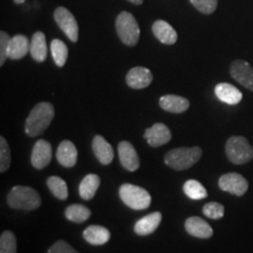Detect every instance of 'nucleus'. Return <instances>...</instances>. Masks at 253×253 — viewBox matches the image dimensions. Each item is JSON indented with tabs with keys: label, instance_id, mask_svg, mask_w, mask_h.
Masks as SVG:
<instances>
[{
	"label": "nucleus",
	"instance_id": "obj_1",
	"mask_svg": "<svg viewBox=\"0 0 253 253\" xmlns=\"http://www.w3.org/2000/svg\"><path fill=\"white\" fill-rule=\"evenodd\" d=\"M54 107L49 102H40L33 107L25 122V132L30 137H37L48 128L54 119Z\"/></svg>",
	"mask_w": 253,
	"mask_h": 253
},
{
	"label": "nucleus",
	"instance_id": "obj_2",
	"mask_svg": "<svg viewBox=\"0 0 253 253\" xmlns=\"http://www.w3.org/2000/svg\"><path fill=\"white\" fill-rule=\"evenodd\" d=\"M7 204L15 210H37L41 205L40 195L36 189L30 186L17 185L9 190L7 195Z\"/></svg>",
	"mask_w": 253,
	"mask_h": 253
},
{
	"label": "nucleus",
	"instance_id": "obj_3",
	"mask_svg": "<svg viewBox=\"0 0 253 253\" xmlns=\"http://www.w3.org/2000/svg\"><path fill=\"white\" fill-rule=\"evenodd\" d=\"M203 151L199 147L192 148H176L168 151L164 156V162L173 170H186L201 160Z\"/></svg>",
	"mask_w": 253,
	"mask_h": 253
},
{
	"label": "nucleus",
	"instance_id": "obj_4",
	"mask_svg": "<svg viewBox=\"0 0 253 253\" xmlns=\"http://www.w3.org/2000/svg\"><path fill=\"white\" fill-rule=\"evenodd\" d=\"M116 33L120 40L129 47L136 46L140 39V27L134 15L129 12H121L115 20Z\"/></svg>",
	"mask_w": 253,
	"mask_h": 253
},
{
	"label": "nucleus",
	"instance_id": "obj_5",
	"mask_svg": "<svg viewBox=\"0 0 253 253\" xmlns=\"http://www.w3.org/2000/svg\"><path fill=\"white\" fill-rule=\"evenodd\" d=\"M119 195L123 203L132 210H144L151 204V196L147 190L129 183L120 186Z\"/></svg>",
	"mask_w": 253,
	"mask_h": 253
},
{
	"label": "nucleus",
	"instance_id": "obj_6",
	"mask_svg": "<svg viewBox=\"0 0 253 253\" xmlns=\"http://www.w3.org/2000/svg\"><path fill=\"white\" fill-rule=\"evenodd\" d=\"M225 153L230 162L237 166L253 160V147L243 136H231L226 142Z\"/></svg>",
	"mask_w": 253,
	"mask_h": 253
},
{
	"label": "nucleus",
	"instance_id": "obj_7",
	"mask_svg": "<svg viewBox=\"0 0 253 253\" xmlns=\"http://www.w3.org/2000/svg\"><path fill=\"white\" fill-rule=\"evenodd\" d=\"M54 20L66 37L73 42H77L79 39V25L71 11L60 6L54 11Z\"/></svg>",
	"mask_w": 253,
	"mask_h": 253
},
{
	"label": "nucleus",
	"instance_id": "obj_8",
	"mask_svg": "<svg viewBox=\"0 0 253 253\" xmlns=\"http://www.w3.org/2000/svg\"><path fill=\"white\" fill-rule=\"evenodd\" d=\"M218 185L223 191L238 196V197L245 195L249 190V182L246 181L245 177L237 172L224 173L223 176H220Z\"/></svg>",
	"mask_w": 253,
	"mask_h": 253
},
{
	"label": "nucleus",
	"instance_id": "obj_9",
	"mask_svg": "<svg viewBox=\"0 0 253 253\" xmlns=\"http://www.w3.org/2000/svg\"><path fill=\"white\" fill-rule=\"evenodd\" d=\"M230 74L238 84L253 91V67L244 60H236L231 63Z\"/></svg>",
	"mask_w": 253,
	"mask_h": 253
},
{
	"label": "nucleus",
	"instance_id": "obj_10",
	"mask_svg": "<svg viewBox=\"0 0 253 253\" xmlns=\"http://www.w3.org/2000/svg\"><path fill=\"white\" fill-rule=\"evenodd\" d=\"M50 161H52V145L46 140L37 141L32 149V166L38 170H41L48 166Z\"/></svg>",
	"mask_w": 253,
	"mask_h": 253
},
{
	"label": "nucleus",
	"instance_id": "obj_11",
	"mask_svg": "<svg viewBox=\"0 0 253 253\" xmlns=\"http://www.w3.org/2000/svg\"><path fill=\"white\" fill-rule=\"evenodd\" d=\"M120 162L122 167L128 171H136L140 168V158L138 154L130 142L122 141L118 147Z\"/></svg>",
	"mask_w": 253,
	"mask_h": 253
},
{
	"label": "nucleus",
	"instance_id": "obj_12",
	"mask_svg": "<svg viewBox=\"0 0 253 253\" xmlns=\"http://www.w3.org/2000/svg\"><path fill=\"white\" fill-rule=\"evenodd\" d=\"M144 138L150 147L158 148L169 143L171 140V131L163 123H155L153 126L145 129Z\"/></svg>",
	"mask_w": 253,
	"mask_h": 253
},
{
	"label": "nucleus",
	"instance_id": "obj_13",
	"mask_svg": "<svg viewBox=\"0 0 253 253\" xmlns=\"http://www.w3.org/2000/svg\"><path fill=\"white\" fill-rule=\"evenodd\" d=\"M153 73L145 67H134L128 72L126 82L132 89H143L150 86L153 82Z\"/></svg>",
	"mask_w": 253,
	"mask_h": 253
},
{
	"label": "nucleus",
	"instance_id": "obj_14",
	"mask_svg": "<svg viewBox=\"0 0 253 253\" xmlns=\"http://www.w3.org/2000/svg\"><path fill=\"white\" fill-rule=\"evenodd\" d=\"M184 227L186 232L190 236L195 237V238H201V239H209L211 238L213 235L212 227L210 226V224L207 220H204L203 218L199 217H189L185 220Z\"/></svg>",
	"mask_w": 253,
	"mask_h": 253
},
{
	"label": "nucleus",
	"instance_id": "obj_15",
	"mask_svg": "<svg viewBox=\"0 0 253 253\" xmlns=\"http://www.w3.org/2000/svg\"><path fill=\"white\" fill-rule=\"evenodd\" d=\"M91 148H93L95 157L103 166H108L114 160V149L106 138L101 135H96L91 142Z\"/></svg>",
	"mask_w": 253,
	"mask_h": 253
},
{
	"label": "nucleus",
	"instance_id": "obj_16",
	"mask_svg": "<svg viewBox=\"0 0 253 253\" xmlns=\"http://www.w3.org/2000/svg\"><path fill=\"white\" fill-rule=\"evenodd\" d=\"M214 94H216L218 100L226 104H230V106H236L243 99L242 91L233 84H226V82L218 84L214 87Z\"/></svg>",
	"mask_w": 253,
	"mask_h": 253
},
{
	"label": "nucleus",
	"instance_id": "obj_17",
	"mask_svg": "<svg viewBox=\"0 0 253 253\" xmlns=\"http://www.w3.org/2000/svg\"><path fill=\"white\" fill-rule=\"evenodd\" d=\"M58 162L65 168H73L78 162V149L71 141H62L56 150Z\"/></svg>",
	"mask_w": 253,
	"mask_h": 253
},
{
	"label": "nucleus",
	"instance_id": "obj_18",
	"mask_svg": "<svg viewBox=\"0 0 253 253\" xmlns=\"http://www.w3.org/2000/svg\"><path fill=\"white\" fill-rule=\"evenodd\" d=\"M162 221V213L153 212L136 221L134 231L138 236H149L154 233Z\"/></svg>",
	"mask_w": 253,
	"mask_h": 253
},
{
	"label": "nucleus",
	"instance_id": "obj_19",
	"mask_svg": "<svg viewBox=\"0 0 253 253\" xmlns=\"http://www.w3.org/2000/svg\"><path fill=\"white\" fill-rule=\"evenodd\" d=\"M160 107L166 112L172 114H182L186 112L190 107L188 99L178 95H164L160 99Z\"/></svg>",
	"mask_w": 253,
	"mask_h": 253
},
{
	"label": "nucleus",
	"instance_id": "obj_20",
	"mask_svg": "<svg viewBox=\"0 0 253 253\" xmlns=\"http://www.w3.org/2000/svg\"><path fill=\"white\" fill-rule=\"evenodd\" d=\"M84 239L88 244L94 246H101L107 244L110 239V232L107 227L101 225H90L82 233Z\"/></svg>",
	"mask_w": 253,
	"mask_h": 253
},
{
	"label": "nucleus",
	"instance_id": "obj_21",
	"mask_svg": "<svg viewBox=\"0 0 253 253\" xmlns=\"http://www.w3.org/2000/svg\"><path fill=\"white\" fill-rule=\"evenodd\" d=\"M153 33L164 45H173L178 38L175 28L164 20L155 21L153 25Z\"/></svg>",
	"mask_w": 253,
	"mask_h": 253
},
{
	"label": "nucleus",
	"instance_id": "obj_22",
	"mask_svg": "<svg viewBox=\"0 0 253 253\" xmlns=\"http://www.w3.org/2000/svg\"><path fill=\"white\" fill-rule=\"evenodd\" d=\"M31 49V40H28L26 36L18 34L11 38L8 48V59L20 60L30 52Z\"/></svg>",
	"mask_w": 253,
	"mask_h": 253
},
{
	"label": "nucleus",
	"instance_id": "obj_23",
	"mask_svg": "<svg viewBox=\"0 0 253 253\" xmlns=\"http://www.w3.org/2000/svg\"><path fill=\"white\" fill-rule=\"evenodd\" d=\"M47 42L46 36L42 32H36L31 39L30 53L32 58L37 62H43L47 59Z\"/></svg>",
	"mask_w": 253,
	"mask_h": 253
},
{
	"label": "nucleus",
	"instance_id": "obj_24",
	"mask_svg": "<svg viewBox=\"0 0 253 253\" xmlns=\"http://www.w3.org/2000/svg\"><path fill=\"white\" fill-rule=\"evenodd\" d=\"M100 177L95 173H89L82 179L79 185V194L80 197L84 201H90L96 195V191L100 186Z\"/></svg>",
	"mask_w": 253,
	"mask_h": 253
},
{
	"label": "nucleus",
	"instance_id": "obj_25",
	"mask_svg": "<svg viewBox=\"0 0 253 253\" xmlns=\"http://www.w3.org/2000/svg\"><path fill=\"white\" fill-rule=\"evenodd\" d=\"M90 210L87 207L81 204H72L66 209L65 216L68 220L73 221V223H84L88 218L90 217Z\"/></svg>",
	"mask_w": 253,
	"mask_h": 253
},
{
	"label": "nucleus",
	"instance_id": "obj_26",
	"mask_svg": "<svg viewBox=\"0 0 253 253\" xmlns=\"http://www.w3.org/2000/svg\"><path fill=\"white\" fill-rule=\"evenodd\" d=\"M49 48L55 65L58 67H63L68 58V48L66 43L59 39H54L50 42Z\"/></svg>",
	"mask_w": 253,
	"mask_h": 253
},
{
	"label": "nucleus",
	"instance_id": "obj_27",
	"mask_svg": "<svg viewBox=\"0 0 253 253\" xmlns=\"http://www.w3.org/2000/svg\"><path fill=\"white\" fill-rule=\"evenodd\" d=\"M47 186L53 195L60 201H66L68 198L67 183L58 176H50L47 178Z\"/></svg>",
	"mask_w": 253,
	"mask_h": 253
},
{
	"label": "nucleus",
	"instance_id": "obj_28",
	"mask_svg": "<svg viewBox=\"0 0 253 253\" xmlns=\"http://www.w3.org/2000/svg\"><path fill=\"white\" fill-rule=\"evenodd\" d=\"M183 191L188 196L189 198L194 199V201H199V199H204L208 197V191L203 185L201 184L196 179H189L183 185Z\"/></svg>",
	"mask_w": 253,
	"mask_h": 253
},
{
	"label": "nucleus",
	"instance_id": "obj_29",
	"mask_svg": "<svg viewBox=\"0 0 253 253\" xmlns=\"http://www.w3.org/2000/svg\"><path fill=\"white\" fill-rule=\"evenodd\" d=\"M0 253H17V237L12 231H4L0 236Z\"/></svg>",
	"mask_w": 253,
	"mask_h": 253
},
{
	"label": "nucleus",
	"instance_id": "obj_30",
	"mask_svg": "<svg viewBox=\"0 0 253 253\" xmlns=\"http://www.w3.org/2000/svg\"><path fill=\"white\" fill-rule=\"evenodd\" d=\"M11 166V149L4 136L0 137V171H7Z\"/></svg>",
	"mask_w": 253,
	"mask_h": 253
},
{
	"label": "nucleus",
	"instance_id": "obj_31",
	"mask_svg": "<svg viewBox=\"0 0 253 253\" xmlns=\"http://www.w3.org/2000/svg\"><path fill=\"white\" fill-rule=\"evenodd\" d=\"M224 212H225L224 205L217 203V202H210L203 207L204 216L211 218V219H220L224 217Z\"/></svg>",
	"mask_w": 253,
	"mask_h": 253
},
{
	"label": "nucleus",
	"instance_id": "obj_32",
	"mask_svg": "<svg viewBox=\"0 0 253 253\" xmlns=\"http://www.w3.org/2000/svg\"><path fill=\"white\" fill-rule=\"evenodd\" d=\"M190 2L204 14L213 13L218 5V0H190Z\"/></svg>",
	"mask_w": 253,
	"mask_h": 253
},
{
	"label": "nucleus",
	"instance_id": "obj_33",
	"mask_svg": "<svg viewBox=\"0 0 253 253\" xmlns=\"http://www.w3.org/2000/svg\"><path fill=\"white\" fill-rule=\"evenodd\" d=\"M11 42V37L4 31L0 32V66H4L8 59V48Z\"/></svg>",
	"mask_w": 253,
	"mask_h": 253
},
{
	"label": "nucleus",
	"instance_id": "obj_34",
	"mask_svg": "<svg viewBox=\"0 0 253 253\" xmlns=\"http://www.w3.org/2000/svg\"><path fill=\"white\" fill-rule=\"evenodd\" d=\"M48 253H79L65 240H58L48 249Z\"/></svg>",
	"mask_w": 253,
	"mask_h": 253
},
{
	"label": "nucleus",
	"instance_id": "obj_35",
	"mask_svg": "<svg viewBox=\"0 0 253 253\" xmlns=\"http://www.w3.org/2000/svg\"><path fill=\"white\" fill-rule=\"evenodd\" d=\"M129 2H131V4L134 5H141L142 2H143V0H128Z\"/></svg>",
	"mask_w": 253,
	"mask_h": 253
},
{
	"label": "nucleus",
	"instance_id": "obj_36",
	"mask_svg": "<svg viewBox=\"0 0 253 253\" xmlns=\"http://www.w3.org/2000/svg\"><path fill=\"white\" fill-rule=\"evenodd\" d=\"M13 1L15 2V4L20 5V4H24V2H25V1H26V0H13Z\"/></svg>",
	"mask_w": 253,
	"mask_h": 253
}]
</instances>
